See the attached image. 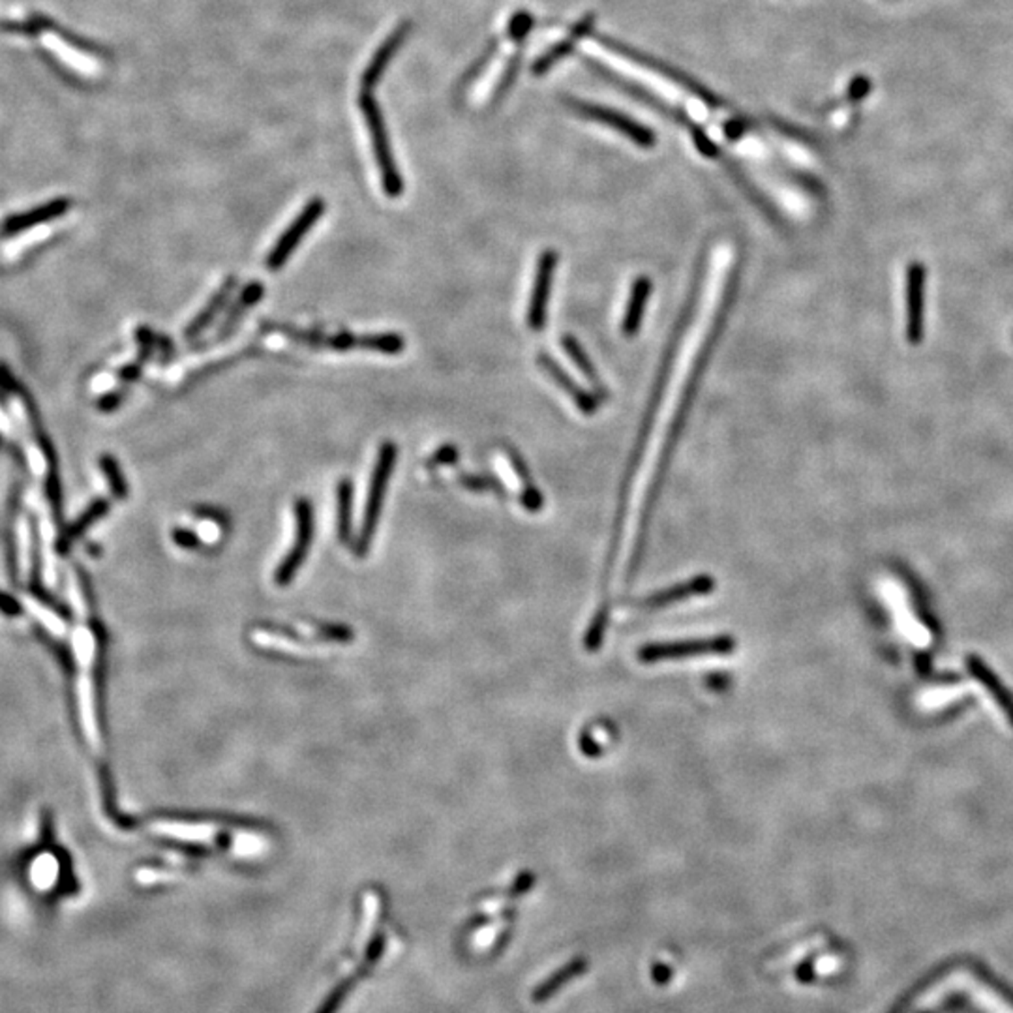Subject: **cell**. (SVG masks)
<instances>
[{"label": "cell", "instance_id": "7a4b0ae2", "mask_svg": "<svg viewBox=\"0 0 1013 1013\" xmlns=\"http://www.w3.org/2000/svg\"><path fill=\"white\" fill-rule=\"evenodd\" d=\"M359 107H361V113L364 117V122L370 130L373 158H375V162H378V169H380L381 184L385 188V192H387L389 197H400L402 192H404V180H402V175H400L398 167H397V162H394V156H392L381 111L366 90H363V94L359 96Z\"/></svg>", "mask_w": 1013, "mask_h": 1013}, {"label": "cell", "instance_id": "e0dca14e", "mask_svg": "<svg viewBox=\"0 0 1013 1013\" xmlns=\"http://www.w3.org/2000/svg\"><path fill=\"white\" fill-rule=\"evenodd\" d=\"M68 206H70L68 201H54V203H51V205H47V206H42V209H38V211H34V213H30V214L15 216V218L10 222V230H12V231H15V230L23 231V230L34 228V225L46 223V222L51 220V218H56V216L64 214V213L68 211Z\"/></svg>", "mask_w": 1013, "mask_h": 1013}, {"label": "cell", "instance_id": "484cf974", "mask_svg": "<svg viewBox=\"0 0 1013 1013\" xmlns=\"http://www.w3.org/2000/svg\"><path fill=\"white\" fill-rule=\"evenodd\" d=\"M173 540L182 548H197L201 544V537L196 532L186 530V528H175L173 530Z\"/></svg>", "mask_w": 1013, "mask_h": 1013}, {"label": "cell", "instance_id": "ffe728a7", "mask_svg": "<svg viewBox=\"0 0 1013 1013\" xmlns=\"http://www.w3.org/2000/svg\"><path fill=\"white\" fill-rule=\"evenodd\" d=\"M46 44H47L49 49H53L56 54H59L61 59H64V63H68L70 66L78 68V70H81V71H92V70H96V64H94L90 59H87L85 54L70 49L64 42L59 40V38L47 36V38H46Z\"/></svg>", "mask_w": 1013, "mask_h": 1013}, {"label": "cell", "instance_id": "6da1fadb", "mask_svg": "<svg viewBox=\"0 0 1013 1013\" xmlns=\"http://www.w3.org/2000/svg\"><path fill=\"white\" fill-rule=\"evenodd\" d=\"M70 599L71 607L78 614V624H75L71 634V646L75 661H78L80 675H78V700H80V716L81 726L85 730V736L88 743L98 749L100 747V728L96 721V707H94V685H92V665L94 657H96V636L87 624L85 614V599L80 591L78 582L71 580L70 586Z\"/></svg>", "mask_w": 1013, "mask_h": 1013}, {"label": "cell", "instance_id": "8fae6325", "mask_svg": "<svg viewBox=\"0 0 1013 1013\" xmlns=\"http://www.w3.org/2000/svg\"><path fill=\"white\" fill-rule=\"evenodd\" d=\"M406 36H407V25H402V27H398L397 30H394V32L387 38V40L380 46L378 51L373 53L372 63L368 64V68H366L364 73H363V80H361L363 90H370L375 83L380 81V78L383 75L385 68L389 66V63H390V59H392V54L397 53V51L400 49V46L404 44Z\"/></svg>", "mask_w": 1013, "mask_h": 1013}, {"label": "cell", "instance_id": "f546056e", "mask_svg": "<svg viewBox=\"0 0 1013 1013\" xmlns=\"http://www.w3.org/2000/svg\"><path fill=\"white\" fill-rule=\"evenodd\" d=\"M145 364H147V361L141 359V356H138L136 363L126 364V366L119 372V381H121V383H131V381H136V380L139 378V375H141V370H143Z\"/></svg>", "mask_w": 1013, "mask_h": 1013}, {"label": "cell", "instance_id": "277c9868", "mask_svg": "<svg viewBox=\"0 0 1013 1013\" xmlns=\"http://www.w3.org/2000/svg\"><path fill=\"white\" fill-rule=\"evenodd\" d=\"M325 214V201L323 199H312L300 214L289 223V228L281 233V237L278 239V242L274 244V248L271 250L269 257H267V267L269 271L276 272L281 267L286 265L288 259L291 257V254L297 250V247L303 240V237L314 228L315 222Z\"/></svg>", "mask_w": 1013, "mask_h": 1013}, {"label": "cell", "instance_id": "8992f818", "mask_svg": "<svg viewBox=\"0 0 1013 1013\" xmlns=\"http://www.w3.org/2000/svg\"><path fill=\"white\" fill-rule=\"evenodd\" d=\"M571 107L576 113H580L582 117L597 121L600 124H607V126H610L617 131H622L624 136H627L636 145L651 147L655 143V136L646 126L634 122L631 117L624 115V113H619L615 109L603 107V105H597V104H584V102H571Z\"/></svg>", "mask_w": 1013, "mask_h": 1013}, {"label": "cell", "instance_id": "3957f363", "mask_svg": "<svg viewBox=\"0 0 1013 1013\" xmlns=\"http://www.w3.org/2000/svg\"><path fill=\"white\" fill-rule=\"evenodd\" d=\"M397 456H398L397 445H394L392 441L381 443L378 460H375L373 472H372V481H370V488H368V498H366L364 516H363V525H361V535H359V540H356V552H359V554H364L368 550L372 537L375 533V528H378V520H380V515H381V506H383V501H385V494H387L389 481H390Z\"/></svg>", "mask_w": 1013, "mask_h": 1013}, {"label": "cell", "instance_id": "4dcf8cb0", "mask_svg": "<svg viewBox=\"0 0 1013 1013\" xmlns=\"http://www.w3.org/2000/svg\"><path fill=\"white\" fill-rule=\"evenodd\" d=\"M156 351L162 356V363L167 364L175 359V344L163 334H156Z\"/></svg>", "mask_w": 1013, "mask_h": 1013}, {"label": "cell", "instance_id": "7402d4cb", "mask_svg": "<svg viewBox=\"0 0 1013 1013\" xmlns=\"http://www.w3.org/2000/svg\"><path fill=\"white\" fill-rule=\"evenodd\" d=\"M47 235H49V228H47L46 223L34 225V228L25 230V233H23L21 237H19V239H15V240L10 244V247L6 248V257H8V255H10V257H19L25 250L32 248L34 244L42 242V239H46Z\"/></svg>", "mask_w": 1013, "mask_h": 1013}, {"label": "cell", "instance_id": "4316f807", "mask_svg": "<svg viewBox=\"0 0 1013 1013\" xmlns=\"http://www.w3.org/2000/svg\"><path fill=\"white\" fill-rule=\"evenodd\" d=\"M36 867L40 869V873H38V876H34L36 884H40V886L49 884V882H51L53 876H54V869H56L54 859H51V858H40V859L36 861Z\"/></svg>", "mask_w": 1013, "mask_h": 1013}, {"label": "cell", "instance_id": "83f0119b", "mask_svg": "<svg viewBox=\"0 0 1013 1013\" xmlns=\"http://www.w3.org/2000/svg\"><path fill=\"white\" fill-rule=\"evenodd\" d=\"M458 458H460L458 450L453 445H445V447H440L436 450L434 456L430 458V464L431 465H448V464H455Z\"/></svg>", "mask_w": 1013, "mask_h": 1013}, {"label": "cell", "instance_id": "cb8c5ba5", "mask_svg": "<svg viewBox=\"0 0 1013 1013\" xmlns=\"http://www.w3.org/2000/svg\"><path fill=\"white\" fill-rule=\"evenodd\" d=\"M355 347H361V336H356L353 332L342 331V332H336L332 336H327V346L325 349H332L338 353H344Z\"/></svg>", "mask_w": 1013, "mask_h": 1013}, {"label": "cell", "instance_id": "5b68a950", "mask_svg": "<svg viewBox=\"0 0 1013 1013\" xmlns=\"http://www.w3.org/2000/svg\"><path fill=\"white\" fill-rule=\"evenodd\" d=\"M295 516H297L295 544H293V548L288 552L286 559L280 563V567L276 571V582H280V584H286L288 580L293 578V574L300 567V563L305 561V557L310 550L312 537H314V506L308 499H305V498L297 499Z\"/></svg>", "mask_w": 1013, "mask_h": 1013}, {"label": "cell", "instance_id": "9a60e30c", "mask_svg": "<svg viewBox=\"0 0 1013 1013\" xmlns=\"http://www.w3.org/2000/svg\"><path fill=\"white\" fill-rule=\"evenodd\" d=\"M593 23H595V15H588V17L584 19V21H580V23L571 30V34H569V38H567L565 42H559L554 49L547 51V53H544V54L540 56V59H539V61L535 63V66H533V71H535V73L547 71L554 63H557L559 59H563V56L569 54L571 49L574 47V44L580 40L582 36L586 34V30H588Z\"/></svg>", "mask_w": 1013, "mask_h": 1013}, {"label": "cell", "instance_id": "4fadbf2b", "mask_svg": "<svg viewBox=\"0 0 1013 1013\" xmlns=\"http://www.w3.org/2000/svg\"><path fill=\"white\" fill-rule=\"evenodd\" d=\"M353 494L355 488L351 479L344 477L336 486V523L338 537L342 542H349L353 537Z\"/></svg>", "mask_w": 1013, "mask_h": 1013}, {"label": "cell", "instance_id": "7c38bea8", "mask_svg": "<svg viewBox=\"0 0 1013 1013\" xmlns=\"http://www.w3.org/2000/svg\"><path fill=\"white\" fill-rule=\"evenodd\" d=\"M539 364H540L542 370H547V373H550V378H552L563 390H565V392L569 394V397L574 400L576 407H578L582 413H588V415H590V413H595V409H597L595 398L590 397V394H588L586 390H582V389L569 378V375L557 366V363H556L554 359H550V356H547V355H539Z\"/></svg>", "mask_w": 1013, "mask_h": 1013}, {"label": "cell", "instance_id": "9c48e42d", "mask_svg": "<svg viewBox=\"0 0 1013 1013\" xmlns=\"http://www.w3.org/2000/svg\"><path fill=\"white\" fill-rule=\"evenodd\" d=\"M263 295H265V286H263L261 281H257V280L250 281L248 286H244V289H242L240 295L237 297L233 306L230 308L228 315H225V322L222 323V327H220V331H218V334H216V342H223V340H228L230 336H233V332L237 331L239 323L242 322L244 314H247L248 310H252V308L259 303V300L263 298Z\"/></svg>", "mask_w": 1013, "mask_h": 1013}, {"label": "cell", "instance_id": "f1b7e54d", "mask_svg": "<svg viewBox=\"0 0 1013 1013\" xmlns=\"http://www.w3.org/2000/svg\"><path fill=\"white\" fill-rule=\"evenodd\" d=\"M124 394H126V389H115V390L105 392L98 402V409H102L105 413L115 411L121 406V402L124 400Z\"/></svg>", "mask_w": 1013, "mask_h": 1013}, {"label": "cell", "instance_id": "44dd1931", "mask_svg": "<svg viewBox=\"0 0 1013 1013\" xmlns=\"http://www.w3.org/2000/svg\"><path fill=\"white\" fill-rule=\"evenodd\" d=\"M100 465H102V472H104L107 482H109L113 496L119 498V499H124L128 496V484L124 481V475L121 472L117 460L109 456V455H104L100 458Z\"/></svg>", "mask_w": 1013, "mask_h": 1013}, {"label": "cell", "instance_id": "1f68e13d", "mask_svg": "<svg viewBox=\"0 0 1013 1013\" xmlns=\"http://www.w3.org/2000/svg\"><path fill=\"white\" fill-rule=\"evenodd\" d=\"M12 431H13V428H12V421H10V417L6 415V413H4L3 409H0V434L10 436V434H12Z\"/></svg>", "mask_w": 1013, "mask_h": 1013}, {"label": "cell", "instance_id": "ba28073f", "mask_svg": "<svg viewBox=\"0 0 1013 1013\" xmlns=\"http://www.w3.org/2000/svg\"><path fill=\"white\" fill-rule=\"evenodd\" d=\"M237 284H239V278L233 276V274L222 281V286L211 297L206 306L192 319V323L184 329V340H196L197 336H201L206 329H209V325L218 317V314L223 310V306L228 305V300L231 297V293L235 291Z\"/></svg>", "mask_w": 1013, "mask_h": 1013}, {"label": "cell", "instance_id": "5bb4252c", "mask_svg": "<svg viewBox=\"0 0 1013 1013\" xmlns=\"http://www.w3.org/2000/svg\"><path fill=\"white\" fill-rule=\"evenodd\" d=\"M649 291H651V284H649L648 278L642 276V278H638V280L634 281L632 291H631V300H629V305H627L625 319H624V325H622L625 336L636 334L638 327H640L642 314H644V306H646V300H648Z\"/></svg>", "mask_w": 1013, "mask_h": 1013}, {"label": "cell", "instance_id": "d4e9b609", "mask_svg": "<svg viewBox=\"0 0 1013 1013\" xmlns=\"http://www.w3.org/2000/svg\"><path fill=\"white\" fill-rule=\"evenodd\" d=\"M460 482H462V486L467 488V490H475V492H481V490H496L499 494L505 492V490H501V486L494 479L484 477V475L464 473V475H460Z\"/></svg>", "mask_w": 1013, "mask_h": 1013}, {"label": "cell", "instance_id": "30bf717a", "mask_svg": "<svg viewBox=\"0 0 1013 1013\" xmlns=\"http://www.w3.org/2000/svg\"><path fill=\"white\" fill-rule=\"evenodd\" d=\"M963 992L970 999V1002L984 1013H1013V1004L1008 1002L997 989H992L989 984L982 982L972 970L968 972Z\"/></svg>", "mask_w": 1013, "mask_h": 1013}, {"label": "cell", "instance_id": "603a6c76", "mask_svg": "<svg viewBox=\"0 0 1013 1013\" xmlns=\"http://www.w3.org/2000/svg\"><path fill=\"white\" fill-rule=\"evenodd\" d=\"M563 346H565L567 355L574 361V364L578 366V370H580L582 373H584L586 378H588L593 385H597L599 390H603V387H600L599 378H597V370L591 366V363H590V359L586 356V353L582 351V347L578 346V342L574 340V338H571V336L563 338Z\"/></svg>", "mask_w": 1013, "mask_h": 1013}, {"label": "cell", "instance_id": "d6986e66", "mask_svg": "<svg viewBox=\"0 0 1013 1013\" xmlns=\"http://www.w3.org/2000/svg\"><path fill=\"white\" fill-rule=\"evenodd\" d=\"M23 605H25L27 612L34 619H38V622H40L51 634H54V636H64L66 634V624L59 615L53 614L49 608H46L42 603H38V600H34L32 597H23Z\"/></svg>", "mask_w": 1013, "mask_h": 1013}, {"label": "cell", "instance_id": "ac0fdd59", "mask_svg": "<svg viewBox=\"0 0 1013 1013\" xmlns=\"http://www.w3.org/2000/svg\"><path fill=\"white\" fill-rule=\"evenodd\" d=\"M361 349H370L385 355H400L406 349V340L404 336L394 332L366 334L361 336Z\"/></svg>", "mask_w": 1013, "mask_h": 1013}, {"label": "cell", "instance_id": "2e32d148", "mask_svg": "<svg viewBox=\"0 0 1013 1013\" xmlns=\"http://www.w3.org/2000/svg\"><path fill=\"white\" fill-rule=\"evenodd\" d=\"M15 539H17L19 574H21L23 580H29L32 573V532H30V523L25 516L17 520Z\"/></svg>", "mask_w": 1013, "mask_h": 1013}, {"label": "cell", "instance_id": "52a82bcc", "mask_svg": "<svg viewBox=\"0 0 1013 1013\" xmlns=\"http://www.w3.org/2000/svg\"><path fill=\"white\" fill-rule=\"evenodd\" d=\"M554 269H556V252L552 250L544 252L539 259L535 286L532 293V305L528 312V323L533 331H540L544 325V312H547Z\"/></svg>", "mask_w": 1013, "mask_h": 1013}]
</instances>
